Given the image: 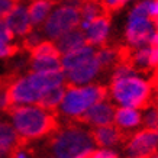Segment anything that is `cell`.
Returning a JSON list of instances; mask_svg holds the SVG:
<instances>
[{
    "label": "cell",
    "instance_id": "1",
    "mask_svg": "<svg viewBox=\"0 0 158 158\" xmlns=\"http://www.w3.org/2000/svg\"><path fill=\"white\" fill-rule=\"evenodd\" d=\"M107 94L119 107L142 110L149 106L152 86L128 62H120L115 67Z\"/></svg>",
    "mask_w": 158,
    "mask_h": 158
},
{
    "label": "cell",
    "instance_id": "2",
    "mask_svg": "<svg viewBox=\"0 0 158 158\" xmlns=\"http://www.w3.org/2000/svg\"><path fill=\"white\" fill-rule=\"evenodd\" d=\"M7 113L12 120V126L25 144L28 141L51 135L58 129L55 113L42 109L38 105L12 106Z\"/></svg>",
    "mask_w": 158,
    "mask_h": 158
},
{
    "label": "cell",
    "instance_id": "3",
    "mask_svg": "<svg viewBox=\"0 0 158 158\" xmlns=\"http://www.w3.org/2000/svg\"><path fill=\"white\" fill-rule=\"evenodd\" d=\"M96 149L91 131L81 125L57 129L49 139V151L54 158H89Z\"/></svg>",
    "mask_w": 158,
    "mask_h": 158
},
{
    "label": "cell",
    "instance_id": "4",
    "mask_svg": "<svg viewBox=\"0 0 158 158\" xmlns=\"http://www.w3.org/2000/svg\"><path fill=\"white\" fill-rule=\"evenodd\" d=\"M107 97V87L103 84H87V86L65 87L64 97L58 106V113L67 119L80 120L87 110L97 102Z\"/></svg>",
    "mask_w": 158,
    "mask_h": 158
},
{
    "label": "cell",
    "instance_id": "5",
    "mask_svg": "<svg viewBox=\"0 0 158 158\" xmlns=\"http://www.w3.org/2000/svg\"><path fill=\"white\" fill-rule=\"evenodd\" d=\"M83 0H67L51 10L42 25V35L54 42L61 35L67 34L80 25V6Z\"/></svg>",
    "mask_w": 158,
    "mask_h": 158
},
{
    "label": "cell",
    "instance_id": "6",
    "mask_svg": "<svg viewBox=\"0 0 158 158\" xmlns=\"http://www.w3.org/2000/svg\"><path fill=\"white\" fill-rule=\"evenodd\" d=\"M155 35H157V29L152 19L141 18V16H128L125 38L131 48L138 49L152 45Z\"/></svg>",
    "mask_w": 158,
    "mask_h": 158
},
{
    "label": "cell",
    "instance_id": "7",
    "mask_svg": "<svg viewBox=\"0 0 158 158\" xmlns=\"http://www.w3.org/2000/svg\"><path fill=\"white\" fill-rule=\"evenodd\" d=\"M129 158H149L158 152V131L141 129L129 136L125 145Z\"/></svg>",
    "mask_w": 158,
    "mask_h": 158
},
{
    "label": "cell",
    "instance_id": "8",
    "mask_svg": "<svg viewBox=\"0 0 158 158\" xmlns=\"http://www.w3.org/2000/svg\"><path fill=\"white\" fill-rule=\"evenodd\" d=\"M7 96L10 106H28L38 105L42 93L29 81L28 76H23L10 80L7 86Z\"/></svg>",
    "mask_w": 158,
    "mask_h": 158
},
{
    "label": "cell",
    "instance_id": "9",
    "mask_svg": "<svg viewBox=\"0 0 158 158\" xmlns=\"http://www.w3.org/2000/svg\"><path fill=\"white\" fill-rule=\"evenodd\" d=\"M115 110L116 107L113 106V103L109 102L107 99H105V100L97 102L96 105L91 106L80 120L84 125L93 128V129L102 128V126H107V125H113Z\"/></svg>",
    "mask_w": 158,
    "mask_h": 158
},
{
    "label": "cell",
    "instance_id": "10",
    "mask_svg": "<svg viewBox=\"0 0 158 158\" xmlns=\"http://www.w3.org/2000/svg\"><path fill=\"white\" fill-rule=\"evenodd\" d=\"M102 73V67L99 65L96 57L87 61L86 64H83L80 67L74 68V70H70V71L64 73L65 76V83L68 86H87V84H91L93 80L96 78L99 74Z\"/></svg>",
    "mask_w": 158,
    "mask_h": 158
},
{
    "label": "cell",
    "instance_id": "11",
    "mask_svg": "<svg viewBox=\"0 0 158 158\" xmlns=\"http://www.w3.org/2000/svg\"><path fill=\"white\" fill-rule=\"evenodd\" d=\"M109 32H110V18L107 15H102L99 18L93 20L90 23V26L83 32L84 39H86L87 45L91 47H103L109 38Z\"/></svg>",
    "mask_w": 158,
    "mask_h": 158
},
{
    "label": "cell",
    "instance_id": "12",
    "mask_svg": "<svg viewBox=\"0 0 158 158\" xmlns=\"http://www.w3.org/2000/svg\"><path fill=\"white\" fill-rule=\"evenodd\" d=\"M5 22L13 36H26L32 31V25L28 16V9L22 3H18L10 13L5 18Z\"/></svg>",
    "mask_w": 158,
    "mask_h": 158
},
{
    "label": "cell",
    "instance_id": "13",
    "mask_svg": "<svg viewBox=\"0 0 158 158\" xmlns=\"http://www.w3.org/2000/svg\"><path fill=\"white\" fill-rule=\"evenodd\" d=\"M113 125L122 134L138 129L142 125V110L131 109V107H118L115 110Z\"/></svg>",
    "mask_w": 158,
    "mask_h": 158
},
{
    "label": "cell",
    "instance_id": "14",
    "mask_svg": "<svg viewBox=\"0 0 158 158\" xmlns=\"http://www.w3.org/2000/svg\"><path fill=\"white\" fill-rule=\"evenodd\" d=\"M91 135H93L96 147L102 149H112L113 147L119 145L125 136L115 125H107V126L96 128V129L91 131Z\"/></svg>",
    "mask_w": 158,
    "mask_h": 158
},
{
    "label": "cell",
    "instance_id": "15",
    "mask_svg": "<svg viewBox=\"0 0 158 158\" xmlns=\"http://www.w3.org/2000/svg\"><path fill=\"white\" fill-rule=\"evenodd\" d=\"M94 57H96V48L86 44L84 47L76 49L73 52L61 55V70L64 73H67L70 70H74V68L86 64L87 61L93 60Z\"/></svg>",
    "mask_w": 158,
    "mask_h": 158
},
{
    "label": "cell",
    "instance_id": "16",
    "mask_svg": "<svg viewBox=\"0 0 158 158\" xmlns=\"http://www.w3.org/2000/svg\"><path fill=\"white\" fill-rule=\"evenodd\" d=\"M54 45L57 51L60 52V55H65V54H70L76 49L81 48L86 45V39H84V35L80 29H73L67 34L61 35L57 41H54Z\"/></svg>",
    "mask_w": 158,
    "mask_h": 158
},
{
    "label": "cell",
    "instance_id": "17",
    "mask_svg": "<svg viewBox=\"0 0 158 158\" xmlns=\"http://www.w3.org/2000/svg\"><path fill=\"white\" fill-rule=\"evenodd\" d=\"M105 13L106 10L102 5V2H99V0H84V2H81V6H80V25H78L80 31L84 32L90 26L93 20Z\"/></svg>",
    "mask_w": 158,
    "mask_h": 158
},
{
    "label": "cell",
    "instance_id": "18",
    "mask_svg": "<svg viewBox=\"0 0 158 158\" xmlns=\"http://www.w3.org/2000/svg\"><path fill=\"white\" fill-rule=\"evenodd\" d=\"M26 9H28L31 25L34 28V26L44 25V22L47 20V18L51 13V10L54 9V3L52 0H34Z\"/></svg>",
    "mask_w": 158,
    "mask_h": 158
},
{
    "label": "cell",
    "instance_id": "19",
    "mask_svg": "<svg viewBox=\"0 0 158 158\" xmlns=\"http://www.w3.org/2000/svg\"><path fill=\"white\" fill-rule=\"evenodd\" d=\"M22 145H25V142L16 134L12 123L0 120V149L12 154L15 149L22 147Z\"/></svg>",
    "mask_w": 158,
    "mask_h": 158
},
{
    "label": "cell",
    "instance_id": "20",
    "mask_svg": "<svg viewBox=\"0 0 158 158\" xmlns=\"http://www.w3.org/2000/svg\"><path fill=\"white\" fill-rule=\"evenodd\" d=\"M61 70V57L48 55V57L31 58V73H55Z\"/></svg>",
    "mask_w": 158,
    "mask_h": 158
},
{
    "label": "cell",
    "instance_id": "21",
    "mask_svg": "<svg viewBox=\"0 0 158 158\" xmlns=\"http://www.w3.org/2000/svg\"><path fill=\"white\" fill-rule=\"evenodd\" d=\"M64 91H65V86L55 87V89H49V90L44 91L38 102V106L48 110V112L55 113V110L58 109V106H60L62 97H64Z\"/></svg>",
    "mask_w": 158,
    "mask_h": 158
},
{
    "label": "cell",
    "instance_id": "22",
    "mask_svg": "<svg viewBox=\"0 0 158 158\" xmlns=\"http://www.w3.org/2000/svg\"><path fill=\"white\" fill-rule=\"evenodd\" d=\"M126 62H128L136 73L149 70V68H151V45L135 49L134 54L129 55V58H128Z\"/></svg>",
    "mask_w": 158,
    "mask_h": 158
},
{
    "label": "cell",
    "instance_id": "23",
    "mask_svg": "<svg viewBox=\"0 0 158 158\" xmlns=\"http://www.w3.org/2000/svg\"><path fill=\"white\" fill-rule=\"evenodd\" d=\"M96 60L103 70V68L112 67L115 62L119 61L120 52L115 48H110V47H102V48L96 49Z\"/></svg>",
    "mask_w": 158,
    "mask_h": 158
},
{
    "label": "cell",
    "instance_id": "24",
    "mask_svg": "<svg viewBox=\"0 0 158 158\" xmlns=\"http://www.w3.org/2000/svg\"><path fill=\"white\" fill-rule=\"evenodd\" d=\"M142 125L144 129L158 131V110L154 106L145 107V110L142 112Z\"/></svg>",
    "mask_w": 158,
    "mask_h": 158
},
{
    "label": "cell",
    "instance_id": "25",
    "mask_svg": "<svg viewBox=\"0 0 158 158\" xmlns=\"http://www.w3.org/2000/svg\"><path fill=\"white\" fill-rule=\"evenodd\" d=\"M48 55H60V52L57 51L54 42L51 41H42L38 47H35L31 51V58H38V57H48ZM61 57V55H60Z\"/></svg>",
    "mask_w": 158,
    "mask_h": 158
},
{
    "label": "cell",
    "instance_id": "26",
    "mask_svg": "<svg viewBox=\"0 0 158 158\" xmlns=\"http://www.w3.org/2000/svg\"><path fill=\"white\" fill-rule=\"evenodd\" d=\"M44 41V35L38 31H31L26 36H25V41H23V45L25 48L29 49V51H32L35 47H38L39 44Z\"/></svg>",
    "mask_w": 158,
    "mask_h": 158
},
{
    "label": "cell",
    "instance_id": "27",
    "mask_svg": "<svg viewBox=\"0 0 158 158\" xmlns=\"http://www.w3.org/2000/svg\"><path fill=\"white\" fill-rule=\"evenodd\" d=\"M13 34L10 32V29L7 28L5 19H0V45L2 44H10L13 41Z\"/></svg>",
    "mask_w": 158,
    "mask_h": 158
},
{
    "label": "cell",
    "instance_id": "28",
    "mask_svg": "<svg viewBox=\"0 0 158 158\" xmlns=\"http://www.w3.org/2000/svg\"><path fill=\"white\" fill-rule=\"evenodd\" d=\"M18 3L19 0H0V19H5Z\"/></svg>",
    "mask_w": 158,
    "mask_h": 158
},
{
    "label": "cell",
    "instance_id": "29",
    "mask_svg": "<svg viewBox=\"0 0 158 158\" xmlns=\"http://www.w3.org/2000/svg\"><path fill=\"white\" fill-rule=\"evenodd\" d=\"M132 0H102V5L105 7V10H118L120 7H123L126 3H129Z\"/></svg>",
    "mask_w": 158,
    "mask_h": 158
},
{
    "label": "cell",
    "instance_id": "30",
    "mask_svg": "<svg viewBox=\"0 0 158 158\" xmlns=\"http://www.w3.org/2000/svg\"><path fill=\"white\" fill-rule=\"evenodd\" d=\"M89 158H119V155H118V152H116V151H113V149L97 148Z\"/></svg>",
    "mask_w": 158,
    "mask_h": 158
},
{
    "label": "cell",
    "instance_id": "31",
    "mask_svg": "<svg viewBox=\"0 0 158 158\" xmlns=\"http://www.w3.org/2000/svg\"><path fill=\"white\" fill-rule=\"evenodd\" d=\"M18 47L13 44H2L0 45V58H6V57H12L18 52Z\"/></svg>",
    "mask_w": 158,
    "mask_h": 158
},
{
    "label": "cell",
    "instance_id": "32",
    "mask_svg": "<svg viewBox=\"0 0 158 158\" xmlns=\"http://www.w3.org/2000/svg\"><path fill=\"white\" fill-rule=\"evenodd\" d=\"M10 158H32V157H31V152L25 148V145H22V147L16 148L13 152L10 154Z\"/></svg>",
    "mask_w": 158,
    "mask_h": 158
},
{
    "label": "cell",
    "instance_id": "33",
    "mask_svg": "<svg viewBox=\"0 0 158 158\" xmlns=\"http://www.w3.org/2000/svg\"><path fill=\"white\" fill-rule=\"evenodd\" d=\"M151 68H158V47L151 45Z\"/></svg>",
    "mask_w": 158,
    "mask_h": 158
},
{
    "label": "cell",
    "instance_id": "34",
    "mask_svg": "<svg viewBox=\"0 0 158 158\" xmlns=\"http://www.w3.org/2000/svg\"><path fill=\"white\" fill-rule=\"evenodd\" d=\"M154 107L158 110V96H157V99H155V102H154Z\"/></svg>",
    "mask_w": 158,
    "mask_h": 158
},
{
    "label": "cell",
    "instance_id": "35",
    "mask_svg": "<svg viewBox=\"0 0 158 158\" xmlns=\"http://www.w3.org/2000/svg\"><path fill=\"white\" fill-rule=\"evenodd\" d=\"M149 158H158V152H155V154H154V155H151V157H149Z\"/></svg>",
    "mask_w": 158,
    "mask_h": 158
},
{
    "label": "cell",
    "instance_id": "36",
    "mask_svg": "<svg viewBox=\"0 0 158 158\" xmlns=\"http://www.w3.org/2000/svg\"><path fill=\"white\" fill-rule=\"evenodd\" d=\"M155 2H157V3H158V0H155Z\"/></svg>",
    "mask_w": 158,
    "mask_h": 158
},
{
    "label": "cell",
    "instance_id": "37",
    "mask_svg": "<svg viewBox=\"0 0 158 158\" xmlns=\"http://www.w3.org/2000/svg\"><path fill=\"white\" fill-rule=\"evenodd\" d=\"M51 158H54V157H51Z\"/></svg>",
    "mask_w": 158,
    "mask_h": 158
},
{
    "label": "cell",
    "instance_id": "38",
    "mask_svg": "<svg viewBox=\"0 0 158 158\" xmlns=\"http://www.w3.org/2000/svg\"><path fill=\"white\" fill-rule=\"evenodd\" d=\"M128 158H129V157H128Z\"/></svg>",
    "mask_w": 158,
    "mask_h": 158
}]
</instances>
